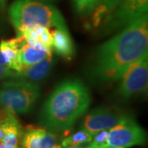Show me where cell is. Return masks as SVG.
I'll return each instance as SVG.
<instances>
[{
    "mask_svg": "<svg viewBox=\"0 0 148 148\" xmlns=\"http://www.w3.org/2000/svg\"><path fill=\"white\" fill-rule=\"evenodd\" d=\"M147 49V14L97 47L86 65V77L97 84L119 81L131 64L148 53Z\"/></svg>",
    "mask_w": 148,
    "mask_h": 148,
    "instance_id": "1",
    "label": "cell"
},
{
    "mask_svg": "<svg viewBox=\"0 0 148 148\" xmlns=\"http://www.w3.org/2000/svg\"><path fill=\"white\" fill-rule=\"evenodd\" d=\"M90 102V91L81 80H65L45 101L39 123L48 131L66 132L87 111Z\"/></svg>",
    "mask_w": 148,
    "mask_h": 148,
    "instance_id": "2",
    "label": "cell"
},
{
    "mask_svg": "<svg viewBox=\"0 0 148 148\" xmlns=\"http://www.w3.org/2000/svg\"><path fill=\"white\" fill-rule=\"evenodd\" d=\"M8 15L16 31L34 25L68 29L61 12L40 0H15L8 8Z\"/></svg>",
    "mask_w": 148,
    "mask_h": 148,
    "instance_id": "3",
    "label": "cell"
},
{
    "mask_svg": "<svg viewBox=\"0 0 148 148\" xmlns=\"http://www.w3.org/2000/svg\"><path fill=\"white\" fill-rule=\"evenodd\" d=\"M40 96L39 86L21 80H11L0 85V106L17 114L33 110Z\"/></svg>",
    "mask_w": 148,
    "mask_h": 148,
    "instance_id": "4",
    "label": "cell"
},
{
    "mask_svg": "<svg viewBox=\"0 0 148 148\" xmlns=\"http://www.w3.org/2000/svg\"><path fill=\"white\" fill-rule=\"evenodd\" d=\"M148 0H122L102 22L101 33L108 36L119 32L138 18L147 15Z\"/></svg>",
    "mask_w": 148,
    "mask_h": 148,
    "instance_id": "5",
    "label": "cell"
},
{
    "mask_svg": "<svg viewBox=\"0 0 148 148\" xmlns=\"http://www.w3.org/2000/svg\"><path fill=\"white\" fill-rule=\"evenodd\" d=\"M119 81L116 95L123 101L144 93L147 89L148 82L147 53L131 64Z\"/></svg>",
    "mask_w": 148,
    "mask_h": 148,
    "instance_id": "6",
    "label": "cell"
},
{
    "mask_svg": "<svg viewBox=\"0 0 148 148\" xmlns=\"http://www.w3.org/2000/svg\"><path fill=\"white\" fill-rule=\"evenodd\" d=\"M147 143V133L135 119L126 114L119 123L108 132L106 144L117 147L130 148L134 146H144Z\"/></svg>",
    "mask_w": 148,
    "mask_h": 148,
    "instance_id": "7",
    "label": "cell"
},
{
    "mask_svg": "<svg viewBox=\"0 0 148 148\" xmlns=\"http://www.w3.org/2000/svg\"><path fill=\"white\" fill-rule=\"evenodd\" d=\"M127 114L118 108L98 107L85 115L82 120V129L91 135L114 127Z\"/></svg>",
    "mask_w": 148,
    "mask_h": 148,
    "instance_id": "8",
    "label": "cell"
},
{
    "mask_svg": "<svg viewBox=\"0 0 148 148\" xmlns=\"http://www.w3.org/2000/svg\"><path fill=\"white\" fill-rule=\"evenodd\" d=\"M53 64L54 60L53 55H51L39 63L16 72L13 80H21L36 85L44 82L51 73Z\"/></svg>",
    "mask_w": 148,
    "mask_h": 148,
    "instance_id": "9",
    "label": "cell"
},
{
    "mask_svg": "<svg viewBox=\"0 0 148 148\" xmlns=\"http://www.w3.org/2000/svg\"><path fill=\"white\" fill-rule=\"evenodd\" d=\"M16 36L31 45L32 46L45 49L52 51V35L50 30L40 25L21 28L16 31Z\"/></svg>",
    "mask_w": 148,
    "mask_h": 148,
    "instance_id": "10",
    "label": "cell"
},
{
    "mask_svg": "<svg viewBox=\"0 0 148 148\" xmlns=\"http://www.w3.org/2000/svg\"><path fill=\"white\" fill-rule=\"evenodd\" d=\"M0 124L3 130V138L1 143L11 148H18L23 127L14 113L4 110V113L0 119Z\"/></svg>",
    "mask_w": 148,
    "mask_h": 148,
    "instance_id": "11",
    "label": "cell"
},
{
    "mask_svg": "<svg viewBox=\"0 0 148 148\" xmlns=\"http://www.w3.org/2000/svg\"><path fill=\"white\" fill-rule=\"evenodd\" d=\"M51 55H53L52 51H49L42 48L35 47L28 43L24 42L18 49L13 70L19 72Z\"/></svg>",
    "mask_w": 148,
    "mask_h": 148,
    "instance_id": "12",
    "label": "cell"
},
{
    "mask_svg": "<svg viewBox=\"0 0 148 148\" xmlns=\"http://www.w3.org/2000/svg\"><path fill=\"white\" fill-rule=\"evenodd\" d=\"M52 35V47L58 56L71 60L75 55V47L68 29L54 28L50 31Z\"/></svg>",
    "mask_w": 148,
    "mask_h": 148,
    "instance_id": "13",
    "label": "cell"
},
{
    "mask_svg": "<svg viewBox=\"0 0 148 148\" xmlns=\"http://www.w3.org/2000/svg\"><path fill=\"white\" fill-rule=\"evenodd\" d=\"M45 128L28 125L23 128L21 143L23 148H42L41 142Z\"/></svg>",
    "mask_w": 148,
    "mask_h": 148,
    "instance_id": "14",
    "label": "cell"
},
{
    "mask_svg": "<svg viewBox=\"0 0 148 148\" xmlns=\"http://www.w3.org/2000/svg\"><path fill=\"white\" fill-rule=\"evenodd\" d=\"M122 0H99L94 11L91 12V24L93 27L101 26L107 16L115 9Z\"/></svg>",
    "mask_w": 148,
    "mask_h": 148,
    "instance_id": "15",
    "label": "cell"
},
{
    "mask_svg": "<svg viewBox=\"0 0 148 148\" xmlns=\"http://www.w3.org/2000/svg\"><path fill=\"white\" fill-rule=\"evenodd\" d=\"M25 42L21 37L16 36L14 39L3 40L0 42V51L6 58L8 62V66L13 69L16 63V56L19 48Z\"/></svg>",
    "mask_w": 148,
    "mask_h": 148,
    "instance_id": "16",
    "label": "cell"
},
{
    "mask_svg": "<svg viewBox=\"0 0 148 148\" xmlns=\"http://www.w3.org/2000/svg\"><path fill=\"white\" fill-rule=\"evenodd\" d=\"M93 135L87 132L85 129H81L77 132H74L70 136L65 138L62 142V148H66L68 147H76L87 145L92 140Z\"/></svg>",
    "mask_w": 148,
    "mask_h": 148,
    "instance_id": "17",
    "label": "cell"
},
{
    "mask_svg": "<svg viewBox=\"0 0 148 148\" xmlns=\"http://www.w3.org/2000/svg\"><path fill=\"white\" fill-rule=\"evenodd\" d=\"M76 11L81 15L90 14L97 5L99 0H73Z\"/></svg>",
    "mask_w": 148,
    "mask_h": 148,
    "instance_id": "18",
    "label": "cell"
},
{
    "mask_svg": "<svg viewBox=\"0 0 148 148\" xmlns=\"http://www.w3.org/2000/svg\"><path fill=\"white\" fill-rule=\"evenodd\" d=\"M108 132L109 130H105L96 133L93 136L92 140L87 144V146L85 148H103L107 146L106 139L108 136Z\"/></svg>",
    "mask_w": 148,
    "mask_h": 148,
    "instance_id": "19",
    "label": "cell"
},
{
    "mask_svg": "<svg viewBox=\"0 0 148 148\" xmlns=\"http://www.w3.org/2000/svg\"><path fill=\"white\" fill-rule=\"evenodd\" d=\"M58 133L50 132L45 129L41 142L42 148H53L56 144H58Z\"/></svg>",
    "mask_w": 148,
    "mask_h": 148,
    "instance_id": "20",
    "label": "cell"
},
{
    "mask_svg": "<svg viewBox=\"0 0 148 148\" xmlns=\"http://www.w3.org/2000/svg\"><path fill=\"white\" fill-rule=\"evenodd\" d=\"M16 71L10 69L8 66L0 65V80L3 79H14Z\"/></svg>",
    "mask_w": 148,
    "mask_h": 148,
    "instance_id": "21",
    "label": "cell"
},
{
    "mask_svg": "<svg viewBox=\"0 0 148 148\" xmlns=\"http://www.w3.org/2000/svg\"><path fill=\"white\" fill-rule=\"evenodd\" d=\"M3 135H4L3 130V128L1 127V124H0V143L2 142V140H3Z\"/></svg>",
    "mask_w": 148,
    "mask_h": 148,
    "instance_id": "22",
    "label": "cell"
},
{
    "mask_svg": "<svg viewBox=\"0 0 148 148\" xmlns=\"http://www.w3.org/2000/svg\"><path fill=\"white\" fill-rule=\"evenodd\" d=\"M103 148H126V147H112V146H106V147H104Z\"/></svg>",
    "mask_w": 148,
    "mask_h": 148,
    "instance_id": "23",
    "label": "cell"
},
{
    "mask_svg": "<svg viewBox=\"0 0 148 148\" xmlns=\"http://www.w3.org/2000/svg\"><path fill=\"white\" fill-rule=\"evenodd\" d=\"M66 148H85L82 147V146H76V147H68Z\"/></svg>",
    "mask_w": 148,
    "mask_h": 148,
    "instance_id": "24",
    "label": "cell"
},
{
    "mask_svg": "<svg viewBox=\"0 0 148 148\" xmlns=\"http://www.w3.org/2000/svg\"><path fill=\"white\" fill-rule=\"evenodd\" d=\"M0 148H11L9 147H7V146H5V145H3V144H0Z\"/></svg>",
    "mask_w": 148,
    "mask_h": 148,
    "instance_id": "25",
    "label": "cell"
},
{
    "mask_svg": "<svg viewBox=\"0 0 148 148\" xmlns=\"http://www.w3.org/2000/svg\"><path fill=\"white\" fill-rule=\"evenodd\" d=\"M53 148H62V147H61V145H59V144L58 143V144H56Z\"/></svg>",
    "mask_w": 148,
    "mask_h": 148,
    "instance_id": "26",
    "label": "cell"
},
{
    "mask_svg": "<svg viewBox=\"0 0 148 148\" xmlns=\"http://www.w3.org/2000/svg\"><path fill=\"white\" fill-rule=\"evenodd\" d=\"M4 1H5V0H0V3H1L3 4V3H4Z\"/></svg>",
    "mask_w": 148,
    "mask_h": 148,
    "instance_id": "27",
    "label": "cell"
},
{
    "mask_svg": "<svg viewBox=\"0 0 148 148\" xmlns=\"http://www.w3.org/2000/svg\"><path fill=\"white\" fill-rule=\"evenodd\" d=\"M40 1H42V2H45V1H50V0H40Z\"/></svg>",
    "mask_w": 148,
    "mask_h": 148,
    "instance_id": "28",
    "label": "cell"
}]
</instances>
